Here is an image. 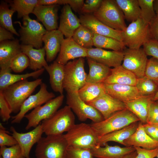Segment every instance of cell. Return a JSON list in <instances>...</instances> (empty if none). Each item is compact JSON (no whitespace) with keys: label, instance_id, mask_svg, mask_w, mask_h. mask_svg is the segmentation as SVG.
Segmentation results:
<instances>
[{"label":"cell","instance_id":"cell-1","mask_svg":"<svg viewBox=\"0 0 158 158\" xmlns=\"http://www.w3.org/2000/svg\"><path fill=\"white\" fill-rule=\"evenodd\" d=\"M42 83L41 78L32 81H29L26 79L10 85L0 91L8 102L12 113H18L24 102Z\"/></svg>","mask_w":158,"mask_h":158},{"label":"cell","instance_id":"cell-2","mask_svg":"<svg viewBox=\"0 0 158 158\" xmlns=\"http://www.w3.org/2000/svg\"><path fill=\"white\" fill-rule=\"evenodd\" d=\"M69 145L64 134L42 137L35 150L36 158H66Z\"/></svg>","mask_w":158,"mask_h":158},{"label":"cell","instance_id":"cell-3","mask_svg":"<svg viewBox=\"0 0 158 158\" xmlns=\"http://www.w3.org/2000/svg\"><path fill=\"white\" fill-rule=\"evenodd\" d=\"M64 136L69 146L89 149L99 146L98 136L90 124H75Z\"/></svg>","mask_w":158,"mask_h":158},{"label":"cell","instance_id":"cell-4","mask_svg":"<svg viewBox=\"0 0 158 158\" xmlns=\"http://www.w3.org/2000/svg\"><path fill=\"white\" fill-rule=\"evenodd\" d=\"M75 124L74 115L68 105L58 110L41 124L43 133L47 135H60L67 132Z\"/></svg>","mask_w":158,"mask_h":158},{"label":"cell","instance_id":"cell-5","mask_svg":"<svg viewBox=\"0 0 158 158\" xmlns=\"http://www.w3.org/2000/svg\"><path fill=\"white\" fill-rule=\"evenodd\" d=\"M139 121V118L132 112L126 108L114 113L100 122L90 124L99 137Z\"/></svg>","mask_w":158,"mask_h":158},{"label":"cell","instance_id":"cell-6","mask_svg":"<svg viewBox=\"0 0 158 158\" xmlns=\"http://www.w3.org/2000/svg\"><path fill=\"white\" fill-rule=\"evenodd\" d=\"M93 15L102 23L114 29L124 31L127 26L124 14L114 0H103Z\"/></svg>","mask_w":158,"mask_h":158},{"label":"cell","instance_id":"cell-7","mask_svg":"<svg viewBox=\"0 0 158 158\" xmlns=\"http://www.w3.org/2000/svg\"><path fill=\"white\" fill-rule=\"evenodd\" d=\"M85 59L80 58L64 66V89L66 92H78L86 83L87 74L84 68Z\"/></svg>","mask_w":158,"mask_h":158},{"label":"cell","instance_id":"cell-8","mask_svg":"<svg viewBox=\"0 0 158 158\" xmlns=\"http://www.w3.org/2000/svg\"><path fill=\"white\" fill-rule=\"evenodd\" d=\"M151 39L149 24L141 18L131 22L123 31L122 42L130 49H139Z\"/></svg>","mask_w":158,"mask_h":158},{"label":"cell","instance_id":"cell-9","mask_svg":"<svg viewBox=\"0 0 158 158\" xmlns=\"http://www.w3.org/2000/svg\"><path fill=\"white\" fill-rule=\"evenodd\" d=\"M23 25L17 21L14 23L18 24L20 40L22 44L30 45L36 49L42 48V37L47 30L43 25L37 20L31 19L29 16H24Z\"/></svg>","mask_w":158,"mask_h":158},{"label":"cell","instance_id":"cell-10","mask_svg":"<svg viewBox=\"0 0 158 158\" xmlns=\"http://www.w3.org/2000/svg\"><path fill=\"white\" fill-rule=\"evenodd\" d=\"M66 104L81 121L89 119L93 123H97L104 119L97 109L80 98L78 92H67Z\"/></svg>","mask_w":158,"mask_h":158},{"label":"cell","instance_id":"cell-11","mask_svg":"<svg viewBox=\"0 0 158 158\" xmlns=\"http://www.w3.org/2000/svg\"><path fill=\"white\" fill-rule=\"evenodd\" d=\"M63 94L49 101L42 106L34 109L25 116L28 120L25 129L28 130L32 127L35 128L41 121L47 119L54 115L61 106L64 99Z\"/></svg>","mask_w":158,"mask_h":158},{"label":"cell","instance_id":"cell-12","mask_svg":"<svg viewBox=\"0 0 158 158\" xmlns=\"http://www.w3.org/2000/svg\"><path fill=\"white\" fill-rule=\"evenodd\" d=\"M122 66L133 73L137 78L145 75L148 59L143 48L138 49L126 48Z\"/></svg>","mask_w":158,"mask_h":158},{"label":"cell","instance_id":"cell-13","mask_svg":"<svg viewBox=\"0 0 158 158\" xmlns=\"http://www.w3.org/2000/svg\"><path fill=\"white\" fill-rule=\"evenodd\" d=\"M39 91L36 94L31 95L24 102L19 112L12 117L11 123H19L30 110L41 106L55 97V95L47 90L46 84L42 83L40 85Z\"/></svg>","mask_w":158,"mask_h":158},{"label":"cell","instance_id":"cell-14","mask_svg":"<svg viewBox=\"0 0 158 158\" xmlns=\"http://www.w3.org/2000/svg\"><path fill=\"white\" fill-rule=\"evenodd\" d=\"M10 130L12 133V136L20 146L23 155L25 158H30V153L32 147L42 137L43 132L41 124L26 133H19L13 126L11 127Z\"/></svg>","mask_w":158,"mask_h":158},{"label":"cell","instance_id":"cell-15","mask_svg":"<svg viewBox=\"0 0 158 158\" xmlns=\"http://www.w3.org/2000/svg\"><path fill=\"white\" fill-rule=\"evenodd\" d=\"M94 107L106 119L114 113L127 108L125 103L105 92L94 100L86 103Z\"/></svg>","mask_w":158,"mask_h":158},{"label":"cell","instance_id":"cell-16","mask_svg":"<svg viewBox=\"0 0 158 158\" xmlns=\"http://www.w3.org/2000/svg\"><path fill=\"white\" fill-rule=\"evenodd\" d=\"M81 25L98 35L113 38L122 42L123 31L115 30L104 25L93 14H82L80 16Z\"/></svg>","mask_w":158,"mask_h":158},{"label":"cell","instance_id":"cell-17","mask_svg":"<svg viewBox=\"0 0 158 158\" xmlns=\"http://www.w3.org/2000/svg\"><path fill=\"white\" fill-rule=\"evenodd\" d=\"M87 57L109 68L121 65L124 57L123 51H109L98 48L87 49Z\"/></svg>","mask_w":158,"mask_h":158},{"label":"cell","instance_id":"cell-18","mask_svg":"<svg viewBox=\"0 0 158 158\" xmlns=\"http://www.w3.org/2000/svg\"><path fill=\"white\" fill-rule=\"evenodd\" d=\"M87 49L76 43L72 37L64 39L56 61L64 66L70 60H73L81 57L87 58Z\"/></svg>","mask_w":158,"mask_h":158},{"label":"cell","instance_id":"cell-19","mask_svg":"<svg viewBox=\"0 0 158 158\" xmlns=\"http://www.w3.org/2000/svg\"><path fill=\"white\" fill-rule=\"evenodd\" d=\"M59 5H37L32 13L45 27L47 31L56 30L58 28V12Z\"/></svg>","mask_w":158,"mask_h":158},{"label":"cell","instance_id":"cell-20","mask_svg":"<svg viewBox=\"0 0 158 158\" xmlns=\"http://www.w3.org/2000/svg\"><path fill=\"white\" fill-rule=\"evenodd\" d=\"M21 52V45L17 39L1 42L0 71L11 72L10 65L12 60L17 55Z\"/></svg>","mask_w":158,"mask_h":158},{"label":"cell","instance_id":"cell-21","mask_svg":"<svg viewBox=\"0 0 158 158\" xmlns=\"http://www.w3.org/2000/svg\"><path fill=\"white\" fill-rule=\"evenodd\" d=\"M104 84L106 92L124 103L142 96L135 86Z\"/></svg>","mask_w":158,"mask_h":158},{"label":"cell","instance_id":"cell-22","mask_svg":"<svg viewBox=\"0 0 158 158\" xmlns=\"http://www.w3.org/2000/svg\"><path fill=\"white\" fill-rule=\"evenodd\" d=\"M61 12L58 29L66 38H72L75 30L81 25L80 18L73 13L68 4L64 5Z\"/></svg>","mask_w":158,"mask_h":158},{"label":"cell","instance_id":"cell-23","mask_svg":"<svg viewBox=\"0 0 158 158\" xmlns=\"http://www.w3.org/2000/svg\"><path fill=\"white\" fill-rule=\"evenodd\" d=\"M64 39L63 35L58 29L47 31L42 37L47 61L50 62L54 59L60 51Z\"/></svg>","mask_w":158,"mask_h":158},{"label":"cell","instance_id":"cell-24","mask_svg":"<svg viewBox=\"0 0 158 158\" xmlns=\"http://www.w3.org/2000/svg\"><path fill=\"white\" fill-rule=\"evenodd\" d=\"M124 145L126 147L135 146L152 150L158 147V141L151 138L145 132L143 123L138 122V128L124 142Z\"/></svg>","mask_w":158,"mask_h":158},{"label":"cell","instance_id":"cell-25","mask_svg":"<svg viewBox=\"0 0 158 158\" xmlns=\"http://www.w3.org/2000/svg\"><path fill=\"white\" fill-rule=\"evenodd\" d=\"M90 150L93 157L97 158H123L136 150L133 146L121 147L110 146L107 143L103 146H97Z\"/></svg>","mask_w":158,"mask_h":158},{"label":"cell","instance_id":"cell-26","mask_svg":"<svg viewBox=\"0 0 158 158\" xmlns=\"http://www.w3.org/2000/svg\"><path fill=\"white\" fill-rule=\"evenodd\" d=\"M138 122L133 123L120 129L99 137V146H103L110 141L116 142L124 145V141L136 130L138 126Z\"/></svg>","mask_w":158,"mask_h":158},{"label":"cell","instance_id":"cell-27","mask_svg":"<svg viewBox=\"0 0 158 158\" xmlns=\"http://www.w3.org/2000/svg\"><path fill=\"white\" fill-rule=\"evenodd\" d=\"M33 48L30 45H21L22 52L25 54L29 59V68L35 71L44 68L48 65L45 59L46 52L44 47L39 49Z\"/></svg>","mask_w":158,"mask_h":158},{"label":"cell","instance_id":"cell-28","mask_svg":"<svg viewBox=\"0 0 158 158\" xmlns=\"http://www.w3.org/2000/svg\"><path fill=\"white\" fill-rule=\"evenodd\" d=\"M154 96H142L125 103L127 109L132 112L143 124L146 123L150 105Z\"/></svg>","mask_w":158,"mask_h":158},{"label":"cell","instance_id":"cell-29","mask_svg":"<svg viewBox=\"0 0 158 158\" xmlns=\"http://www.w3.org/2000/svg\"><path fill=\"white\" fill-rule=\"evenodd\" d=\"M137 79L133 73L121 65L111 69L110 75L104 83L135 86Z\"/></svg>","mask_w":158,"mask_h":158},{"label":"cell","instance_id":"cell-30","mask_svg":"<svg viewBox=\"0 0 158 158\" xmlns=\"http://www.w3.org/2000/svg\"><path fill=\"white\" fill-rule=\"evenodd\" d=\"M49 76V82L53 90L63 94L64 78V66L56 61L44 68Z\"/></svg>","mask_w":158,"mask_h":158},{"label":"cell","instance_id":"cell-31","mask_svg":"<svg viewBox=\"0 0 158 158\" xmlns=\"http://www.w3.org/2000/svg\"><path fill=\"white\" fill-rule=\"evenodd\" d=\"M89 71L86 79V83H104L110 75L111 68L87 57Z\"/></svg>","mask_w":158,"mask_h":158},{"label":"cell","instance_id":"cell-32","mask_svg":"<svg viewBox=\"0 0 158 158\" xmlns=\"http://www.w3.org/2000/svg\"><path fill=\"white\" fill-rule=\"evenodd\" d=\"M44 70V68H42L32 72L22 74H13L11 72L0 71V90L29 77L37 78L43 74Z\"/></svg>","mask_w":158,"mask_h":158},{"label":"cell","instance_id":"cell-33","mask_svg":"<svg viewBox=\"0 0 158 158\" xmlns=\"http://www.w3.org/2000/svg\"><path fill=\"white\" fill-rule=\"evenodd\" d=\"M123 12L125 19L132 22L141 18V9L138 0H114Z\"/></svg>","mask_w":158,"mask_h":158},{"label":"cell","instance_id":"cell-34","mask_svg":"<svg viewBox=\"0 0 158 158\" xmlns=\"http://www.w3.org/2000/svg\"><path fill=\"white\" fill-rule=\"evenodd\" d=\"M105 92L104 83H86L78 91L80 98L86 103L94 100Z\"/></svg>","mask_w":158,"mask_h":158},{"label":"cell","instance_id":"cell-35","mask_svg":"<svg viewBox=\"0 0 158 158\" xmlns=\"http://www.w3.org/2000/svg\"><path fill=\"white\" fill-rule=\"evenodd\" d=\"M93 46L96 48L123 51L126 48L122 42L111 38L94 33Z\"/></svg>","mask_w":158,"mask_h":158},{"label":"cell","instance_id":"cell-36","mask_svg":"<svg viewBox=\"0 0 158 158\" xmlns=\"http://www.w3.org/2000/svg\"><path fill=\"white\" fill-rule=\"evenodd\" d=\"M7 2L11 8L17 12L18 18H19L32 13L34 8L38 4L39 0H13Z\"/></svg>","mask_w":158,"mask_h":158},{"label":"cell","instance_id":"cell-37","mask_svg":"<svg viewBox=\"0 0 158 158\" xmlns=\"http://www.w3.org/2000/svg\"><path fill=\"white\" fill-rule=\"evenodd\" d=\"M94 32L88 28L81 25L75 31L72 38L79 45L86 49L93 46Z\"/></svg>","mask_w":158,"mask_h":158},{"label":"cell","instance_id":"cell-38","mask_svg":"<svg viewBox=\"0 0 158 158\" xmlns=\"http://www.w3.org/2000/svg\"><path fill=\"white\" fill-rule=\"evenodd\" d=\"M9 5L4 1L1 2L0 5V26L4 28L13 34L19 36L12 23V17L15 11L9 8Z\"/></svg>","mask_w":158,"mask_h":158},{"label":"cell","instance_id":"cell-39","mask_svg":"<svg viewBox=\"0 0 158 158\" xmlns=\"http://www.w3.org/2000/svg\"><path fill=\"white\" fill-rule=\"evenodd\" d=\"M135 86L142 96H154L158 91V83L145 75L137 78Z\"/></svg>","mask_w":158,"mask_h":158},{"label":"cell","instance_id":"cell-40","mask_svg":"<svg viewBox=\"0 0 158 158\" xmlns=\"http://www.w3.org/2000/svg\"><path fill=\"white\" fill-rule=\"evenodd\" d=\"M141 9V18L149 23L157 16L154 11V0H138Z\"/></svg>","mask_w":158,"mask_h":158},{"label":"cell","instance_id":"cell-41","mask_svg":"<svg viewBox=\"0 0 158 158\" xmlns=\"http://www.w3.org/2000/svg\"><path fill=\"white\" fill-rule=\"evenodd\" d=\"M29 60L27 56L21 52L13 59L10 65L12 71L16 73H21L29 66Z\"/></svg>","mask_w":158,"mask_h":158},{"label":"cell","instance_id":"cell-42","mask_svg":"<svg viewBox=\"0 0 158 158\" xmlns=\"http://www.w3.org/2000/svg\"><path fill=\"white\" fill-rule=\"evenodd\" d=\"M0 154L2 158H25L18 144L9 147H0Z\"/></svg>","mask_w":158,"mask_h":158},{"label":"cell","instance_id":"cell-43","mask_svg":"<svg viewBox=\"0 0 158 158\" xmlns=\"http://www.w3.org/2000/svg\"><path fill=\"white\" fill-rule=\"evenodd\" d=\"M145 75L158 83V59L152 57L148 59Z\"/></svg>","mask_w":158,"mask_h":158},{"label":"cell","instance_id":"cell-44","mask_svg":"<svg viewBox=\"0 0 158 158\" xmlns=\"http://www.w3.org/2000/svg\"><path fill=\"white\" fill-rule=\"evenodd\" d=\"M90 149L69 146L66 158H93Z\"/></svg>","mask_w":158,"mask_h":158},{"label":"cell","instance_id":"cell-45","mask_svg":"<svg viewBox=\"0 0 158 158\" xmlns=\"http://www.w3.org/2000/svg\"><path fill=\"white\" fill-rule=\"evenodd\" d=\"M9 132L2 123H0V146L11 147L18 144V143L12 136L9 135Z\"/></svg>","mask_w":158,"mask_h":158},{"label":"cell","instance_id":"cell-46","mask_svg":"<svg viewBox=\"0 0 158 158\" xmlns=\"http://www.w3.org/2000/svg\"><path fill=\"white\" fill-rule=\"evenodd\" d=\"M11 108L4 96L0 91V116L4 122L8 121L11 117Z\"/></svg>","mask_w":158,"mask_h":158},{"label":"cell","instance_id":"cell-47","mask_svg":"<svg viewBox=\"0 0 158 158\" xmlns=\"http://www.w3.org/2000/svg\"><path fill=\"white\" fill-rule=\"evenodd\" d=\"M103 0H86L84 2L80 13L93 14L100 7Z\"/></svg>","mask_w":158,"mask_h":158},{"label":"cell","instance_id":"cell-48","mask_svg":"<svg viewBox=\"0 0 158 158\" xmlns=\"http://www.w3.org/2000/svg\"><path fill=\"white\" fill-rule=\"evenodd\" d=\"M143 49L147 56H152L158 59V42L151 39L143 45Z\"/></svg>","mask_w":158,"mask_h":158},{"label":"cell","instance_id":"cell-49","mask_svg":"<svg viewBox=\"0 0 158 158\" xmlns=\"http://www.w3.org/2000/svg\"><path fill=\"white\" fill-rule=\"evenodd\" d=\"M146 123L158 125V101H153L151 102Z\"/></svg>","mask_w":158,"mask_h":158},{"label":"cell","instance_id":"cell-50","mask_svg":"<svg viewBox=\"0 0 158 158\" xmlns=\"http://www.w3.org/2000/svg\"><path fill=\"white\" fill-rule=\"evenodd\" d=\"M137 152L136 158H154L158 154V147L152 150H148L138 147L133 146Z\"/></svg>","mask_w":158,"mask_h":158},{"label":"cell","instance_id":"cell-51","mask_svg":"<svg viewBox=\"0 0 158 158\" xmlns=\"http://www.w3.org/2000/svg\"><path fill=\"white\" fill-rule=\"evenodd\" d=\"M146 133L153 139L158 141V125L146 123L143 124Z\"/></svg>","mask_w":158,"mask_h":158},{"label":"cell","instance_id":"cell-52","mask_svg":"<svg viewBox=\"0 0 158 158\" xmlns=\"http://www.w3.org/2000/svg\"><path fill=\"white\" fill-rule=\"evenodd\" d=\"M149 25L152 39L158 42V16H157Z\"/></svg>","mask_w":158,"mask_h":158},{"label":"cell","instance_id":"cell-53","mask_svg":"<svg viewBox=\"0 0 158 158\" xmlns=\"http://www.w3.org/2000/svg\"><path fill=\"white\" fill-rule=\"evenodd\" d=\"M12 32L1 26H0V42L15 39Z\"/></svg>","mask_w":158,"mask_h":158},{"label":"cell","instance_id":"cell-54","mask_svg":"<svg viewBox=\"0 0 158 158\" xmlns=\"http://www.w3.org/2000/svg\"><path fill=\"white\" fill-rule=\"evenodd\" d=\"M84 2L83 0H69L68 5L75 12L80 13Z\"/></svg>","mask_w":158,"mask_h":158},{"label":"cell","instance_id":"cell-55","mask_svg":"<svg viewBox=\"0 0 158 158\" xmlns=\"http://www.w3.org/2000/svg\"><path fill=\"white\" fill-rule=\"evenodd\" d=\"M69 0H39L38 4L41 5H67Z\"/></svg>","mask_w":158,"mask_h":158},{"label":"cell","instance_id":"cell-56","mask_svg":"<svg viewBox=\"0 0 158 158\" xmlns=\"http://www.w3.org/2000/svg\"><path fill=\"white\" fill-rule=\"evenodd\" d=\"M136 155L137 152L135 150L126 155L123 158H136Z\"/></svg>","mask_w":158,"mask_h":158},{"label":"cell","instance_id":"cell-57","mask_svg":"<svg viewBox=\"0 0 158 158\" xmlns=\"http://www.w3.org/2000/svg\"><path fill=\"white\" fill-rule=\"evenodd\" d=\"M153 6L156 15L158 16V0H154L153 2Z\"/></svg>","mask_w":158,"mask_h":158},{"label":"cell","instance_id":"cell-58","mask_svg":"<svg viewBox=\"0 0 158 158\" xmlns=\"http://www.w3.org/2000/svg\"><path fill=\"white\" fill-rule=\"evenodd\" d=\"M153 101H158V91L156 93L153 97Z\"/></svg>","mask_w":158,"mask_h":158},{"label":"cell","instance_id":"cell-59","mask_svg":"<svg viewBox=\"0 0 158 158\" xmlns=\"http://www.w3.org/2000/svg\"><path fill=\"white\" fill-rule=\"evenodd\" d=\"M157 157V158H158V154Z\"/></svg>","mask_w":158,"mask_h":158}]
</instances>
